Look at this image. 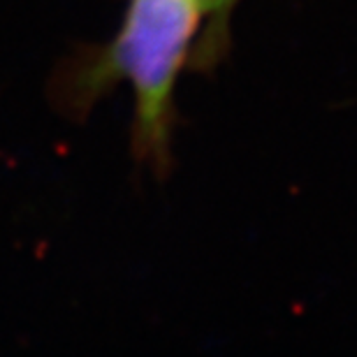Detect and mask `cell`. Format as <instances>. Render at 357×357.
I'll list each match as a JSON object with an SVG mask.
<instances>
[{
	"label": "cell",
	"instance_id": "1",
	"mask_svg": "<svg viewBox=\"0 0 357 357\" xmlns=\"http://www.w3.org/2000/svg\"><path fill=\"white\" fill-rule=\"evenodd\" d=\"M195 0H128L116 35L79 52L59 68L52 100L68 116L84 119L114 86L132 91V153L155 174L172 165L174 96L202 35Z\"/></svg>",
	"mask_w": 357,
	"mask_h": 357
},
{
	"label": "cell",
	"instance_id": "2",
	"mask_svg": "<svg viewBox=\"0 0 357 357\" xmlns=\"http://www.w3.org/2000/svg\"><path fill=\"white\" fill-rule=\"evenodd\" d=\"M202 10V17L206 19V31L199 35L195 61L199 66L206 68L209 63L220 61V56L225 52L227 42V21L234 7L239 5V0H195Z\"/></svg>",
	"mask_w": 357,
	"mask_h": 357
}]
</instances>
